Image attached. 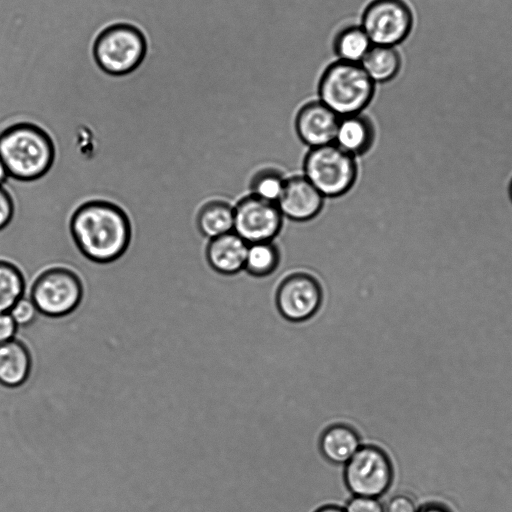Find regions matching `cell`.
I'll list each match as a JSON object with an SVG mask.
<instances>
[{"mask_svg": "<svg viewBox=\"0 0 512 512\" xmlns=\"http://www.w3.org/2000/svg\"><path fill=\"white\" fill-rule=\"evenodd\" d=\"M413 13L403 0H373L365 8L361 27L373 45L395 47L410 34Z\"/></svg>", "mask_w": 512, "mask_h": 512, "instance_id": "8", "label": "cell"}, {"mask_svg": "<svg viewBox=\"0 0 512 512\" xmlns=\"http://www.w3.org/2000/svg\"><path fill=\"white\" fill-rule=\"evenodd\" d=\"M343 508L345 512H385L379 498L365 496H353Z\"/></svg>", "mask_w": 512, "mask_h": 512, "instance_id": "24", "label": "cell"}, {"mask_svg": "<svg viewBox=\"0 0 512 512\" xmlns=\"http://www.w3.org/2000/svg\"><path fill=\"white\" fill-rule=\"evenodd\" d=\"M374 92L375 83L360 64L340 60L325 69L318 85L320 101L339 117L360 114Z\"/></svg>", "mask_w": 512, "mask_h": 512, "instance_id": "3", "label": "cell"}, {"mask_svg": "<svg viewBox=\"0 0 512 512\" xmlns=\"http://www.w3.org/2000/svg\"><path fill=\"white\" fill-rule=\"evenodd\" d=\"M26 280L13 262L0 259V313H8L26 293Z\"/></svg>", "mask_w": 512, "mask_h": 512, "instance_id": "20", "label": "cell"}, {"mask_svg": "<svg viewBox=\"0 0 512 512\" xmlns=\"http://www.w3.org/2000/svg\"><path fill=\"white\" fill-rule=\"evenodd\" d=\"M29 297L38 313L48 318H62L73 313L84 298L79 275L66 266L42 270L29 287Z\"/></svg>", "mask_w": 512, "mask_h": 512, "instance_id": "4", "label": "cell"}, {"mask_svg": "<svg viewBox=\"0 0 512 512\" xmlns=\"http://www.w3.org/2000/svg\"><path fill=\"white\" fill-rule=\"evenodd\" d=\"M509 195H510V199L512 201V180H511L510 185H509Z\"/></svg>", "mask_w": 512, "mask_h": 512, "instance_id": "31", "label": "cell"}, {"mask_svg": "<svg viewBox=\"0 0 512 512\" xmlns=\"http://www.w3.org/2000/svg\"><path fill=\"white\" fill-rule=\"evenodd\" d=\"M385 512H418V508L411 497L397 494L388 501Z\"/></svg>", "mask_w": 512, "mask_h": 512, "instance_id": "26", "label": "cell"}, {"mask_svg": "<svg viewBox=\"0 0 512 512\" xmlns=\"http://www.w3.org/2000/svg\"><path fill=\"white\" fill-rule=\"evenodd\" d=\"M314 512H345L344 508L338 505H325L317 508Z\"/></svg>", "mask_w": 512, "mask_h": 512, "instance_id": "28", "label": "cell"}, {"mask_svg": "<svg viewBox=\"0 0 512 512\" xmlns=\"http://www.w3.org/2000/svg\"><path fill=\"white\" fill-rule=\"evenodd\" d=\"M285 182L286 178L277 170H261L252 178L251 194L263 200L277 203L283 192Z\"/></svg>", "mask_w": 512, "mask_h": 512, "instance_id": "22", "label": "cell"}, {"mask_svg": "<svg viewBox=\"0 0 512 512\" xmlns=\"http://www.w3.org/2000/svg\"><path fill=\"white\" fill-rule=\"evenodd\" d=\"M32 356L28 347L15 338L0 344V384L8 388L23 385L30 376Z\"/></svg>", "mask_w": 512, "mask_h": 512, "instance_id": "14", "label": "cell"}, {"mask_svg": "<svg viewBox=\"0 0 512 512\" xmlns=\"http://www.w3.org/2000/svg\"><path fill=\"white\" fill-rule=\"evenodd\" d=\"M303 167L304 176L324 197L344 195L357 177L355 157L334 143L310 148Z\"/></svg>", "mask_w": 512, "mask_h": 512, "instance_id": "6", "label": "cell"}, {"mask_svg": "<svg viewBox=\"0 0 512 512\" xmlns=\"http://www.w3.org/2000/svg\"><path fill=\"white\" fill-rule=\"evenodd\" d=\"M279 250L272 241L248 244L244 269L256 277L272 274L278 267Z\"/></svg>", "mask_w": 512, "mask_h": 512, "instance_id": "21", "label": "cell"}, {"mask_svg": "<svg viewBox=\"0 0 512 512\" xmlns=\"http://www.w3.org/2000/svg\"><path fill=\"white\" fill-rule=\"evenodd\" d=\"M393 477L389 456L375 445H362L344 468V482L353 496L380 498L390 488Z\"/></svg>", "mask_w": 512, "mask_h": 512, "instance_id": "7", "label": "cell"}, {"mask_svg": "<svg viewBox=\"0 0 512 512\" xmlns=\"http://www.w3.org/2000/svg\"><path fill=\"white\" fill-rule=\"evenodd\" d=\"M146 54V39L141 30L128 23L103 29L93 44V56L106 74L122 76L133 72Z\"/></svg>", "mask_w": 512, "mask_h": 512, "instance_id": "5", "label": "cell"}, {"mask_svg": "<svg viewBox=\"0 0 512 512\" xmlns=\"http://www.w3.org/2000/svg\"><path fill=\"white\" fill-rule=\"evenodd\" d=\"M372 42L361 26L351 25L340 30L334 38L333 49L340 61L360 64Z\"/></svg>", "mask_w": 512, "mask_h": 512, "instance_id": "19", "label": "cell"}, {"mask_svg": "<svg viewBox=\"0 0 512 512\" xmlns=\"http://www.w3.org/2000/svg\"><path fill=\"white\" fill-rule=\"evenodd\" d=\"M17 328L9 313H0V344L13 339Z\"/></svg>", "mask_w": 512, "mask_h": 512, "instance_id": "27", "label": "cell"}, {"mask_svg": "<svg viewBox=\"0 0 512 512\" xmlns=\"http://www.w3.org/2000/svg\"><path fill=\"white\" fill-rule=\"evenodd\" d=\"M14 215V198L5 186H0V232L10 225Z\"/></svg>", "mask_w": 512, "mask_h": 512, "instance_id": "25", "label": "cell"}, {"mask_svg": "<svg viewBox=\"0 0 512 512\" xmlns=\"http://www.w3.org/2000/svg\"><path fill=\"white\" fill-rule=\"evenodd\" d=\"M9 179H10L9 173L0 158V186H5Z\"/></svg>", "mask_w": 512, "mask_h": 512, "instance_id": "29", "label": "cell"}, {"mask_svg": "<svg viewBox=\"0 0 512 512\" xmlns=\"http://www.w3.org/2000/svg\"><path fill=\"white\" fill-rule=\"evenodd\" d=\"M466 292H468V291H466ZM468 294H469V292H468ZM469 295H470L471 297L477 298V297H475V296H474V295H472V294H469ZM493 299H496V298H493ZM497 299H503V298H497ZM508 299H512V298H508Z\"/></svg>", "mask_w": 512, "mask_h": 512, "instance_id": "32", "label": "cell"}, {"mask_svg": "<svg viewBox=\"0 0 512 512\" xmlns=\"http://www.w3.org/2000/svg\"><path fill=\"white\" fill-rule=\"evenodd\" d=\"M322 303V289L315 277L297 272L285 277L276 292V306L288 321L302 322L311 318Z\"/></svg>", "mask_w": 512, "mask_h": 512, "instance_id": "10", "label": "cell"}, {"mask_svg": "<svg viewBox=\"0 0 512 512\" xmlns=\"http://www.w3.org/2000/svg\"><path fill=\"white\" fill-rule=\"evenodd\" d=\"M324 196L304 175L286 178L277 206L283 215L303 222L314 218L323 207Z\"/></svg>", "mask_w": 512, "mask_h": 512, "instance_id": "12", "label": "cell"}, {"mask_svg": "<svg viewBox=\"0 0 512 512\" xmlns=\"http://www.w3.org/2000/svg\"><path fill=\"white\" fill-rule=\"evenodd\" d=\"M374 140V128L371 121L354 114L340 117L334 137V144L352 156L368 151Z\"/></svg>", "mask_w": 512, "mask_h": 512, "instance_id": "16", "label": "cell"}, {"mask_svg": "<svg viewBox=\"0 0 512 512\" xmlns=\"http://www.w3.org/2000/svg\"><path fill=\"white\" fill-rule=\"evenodd\" d=\"M418 512H448V510L439 505H427L422 509H418Z\"/></svg>", "mask_w": 512, "mask_h": 512, "instance_id": "30", "label": "cell"}, {"mask_svg": "<svg viewBox=\"0 0 512 512\" xmlns=\"http://www.w3.org/2000/svg\"><path fill=\"white\" fill-rule=\"evenodd\" d=\"M340 117L319 101L305 104L298 111L295 127L301 141L310 148L334 142Z\"/></svg>", "mask_w": 512, "mask_h": 512, "instance_id": "11", "label": "cell"}, {"mask_svg": "<svg viewBox=\"0 0 512 512\" xmlns=\"http://www.w3.org/2000/svg\"><path fill=\"white\" fill-rule=\"evenodd\" d=\"M55 154L52 137L34 123H12L0 132V158L13 180L42 178L53 166Z\"/></svg>", "mask_w": 512, "mask_h": 512, "instance_id": "2", "label": "cell"}, {"mask_svg": "<svg viewBox=\"0 0 512 512\" xmlns=\"http://www.w3.org/2000/svg\"><path fill=\"white\" fill-rule=\"evenodd\" d=\"M196 226L199 232L209 240L232 232L234 207L220 200L206 202L197 212Z\"/></svg>", "mask_w": 512, "mask_h": 512, "instance_id": "17", "label": "cell"}, {"mask_svg": "<svg viewBox=\"0 0 512 512\" xmlns=\"http://www.w3.org/2000/svg\"><path fill=\"white\" fill-rule=\"evenodd\" d=\"M362 446L357 431L346 424H334L320 437L319 448L323 457L335 465H345Z\"/></svg>", "mask_w": 512, "mask_h": 512, "instance_id": "15", "label": "cell"}, {"mask_svg": "<svg viewBox=\"0 0 512 512\" xmlns=\"http://www.w3.org/2000/svg\"><path fill=\"white\" fill-rule=\"evenodd\" d=\"M69 231L81 255L99 264L121 258L132 238V225L124 209L102 199L80 204L71 215Z\"/></svg>", "mask_w": 512, "mask_h": 512, "instance_id": "1", "label": "cell"}, {"mask_svg": "<svg viewBox=\"0 0 512 512\" xmlns=\"http://www.w3.org/2000/svg\"><path fill=\"white\" fill-rule=\"evenodd\" d=\"M360 65L374 83H385L399 73L401 56L395 47L372 45Z\"/></svg>", "mask_w": 512, "mask_h": 512, "instance_id": "18", "label": "cell"}, {"mask_svg": "<svg viewBox=\"0 0 512 512\" xmlns=\"http://www.w3.org/2000/svg\"><path fill=\"white\" fill-rule=\"evenodd\" d=\"M283 215L276 203L254 195L234 207V232L248 244L272 241L280 232Z\"/></svg>", "mask_w": 512, "mask_h": 512, "instance_id": "9", "label": "cell"}, {"mask_svg": "<svg viewBox=\"0 0 512 512\" xmlns=\"http://www.w3.org/2000/svg\"><path fill=\"white\" fill-rule=\"evenodd\" d=\"M248 243L234 231L209 240L205 255L210 267L223 275L244 269Z\"/></svg>", "mask_w": 512, "mask_h": 512, "instance_id": "13", "label": "cell"}, {"mask_svg": "<svg viewBox=\"0 0 512 512\" xmlns=\"http://www.w3.org/2000/svg\"><path fill=\"white\" fill-rule=\"evenodd\" d=\"M8 313L18 327H26L32 324L39 314L31 298L26 295L20 298Z\"/></svg>", "mask_w": 512, "mask_h": 512, "instance_id": "23", "label": "cell"}]
</instances>
